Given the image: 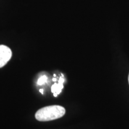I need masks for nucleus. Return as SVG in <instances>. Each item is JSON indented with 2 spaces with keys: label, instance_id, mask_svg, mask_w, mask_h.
Masks as SVG:
<instances>
[{
  "label": "nucleus",
  "instance_id": "f257e3e1",
  "mask_svg": "<svg viewBox=\"0 0 129 129\" xmlns=\"http://www.w3.org/2000/svg\"><path fill=\"white\" fill-rule=\"evenodd\" d=\"M66 110L60 105L45 106L37 111L35 118L39 121H49L62 117L65 114Z\"/></svg>",
  "mask_w": 129,
  "mask_h": 129
},
{
  "label": "nucleus",
  "instance_id": "f03ea898",
  "mask_svg": "<svg viewBox=\"0 0 129 129\" xmlns=\"http://www.w3.org/2000/svg\"><path fill=\"white\" fill-rule=\"evenodd\" d=\"M12 56V51L9 47L5 45H0V68L7 63Z\"/></svg>",
  "mask_w": 129,
  "mask_h": 129
},
{
  "label": "nucleus",
  "instance_id": "7ed1b4c3",
  "mask_svg": "<svg viewBox=\"0 0 129 129\" xmlns=\"http://www.w3.org/2000/svg\"><path fill=\"white\" fill-rule=\"evenodd\" d=\"M64 81V79L63 76L62 75V77H60L59 80V83H54L51 86V92L53 93L54 97H57L58 94H59L62 91V90L63 88V83Z\"/></svg>",
  "mask_w": 129,
  "mask_h": 129
},
{
  "label": "nucleus",
  "instance_id": "20e7f679",
  "mask_svg": "<svg viewBox=\"0 0 129 129\" xmlns=\"http://www.w3.org/2000/svg\"><path fill=\"white\" fill-rule=\"evenodd\" d=\"M47 80V78L46 75H43V76L40 77V78L38 80V81H37V84L39 85L44 84L46 82Z\"/></svg>",
  "mask_w": 129,
  "mask_h": 129
},
{
  "label": "nucleus",
  "instance_id": "39448f33",
  "mask_svg": "<svg viewBox=\"0 0 129 129\" xmlns=\"http://www.w3.org/2000/svg\"><path fill=\"white\" fill-rule=\"evenodd\" d=\"M43 91H44V90H43V89H40V93H42V94H43Z\"/></svg>",
  "mask_w": 129,
  "mask_h": 129
},
{
  "label": "nucleus",
  "instance_id": "423d86ee",
  "mask_svg": "<svg viewBox=\"0 0 129 129\" xmlns=\"http://www.w3.org/2000/svg\"><path fill=\"white\" fill-rule=\"evenodd\" d=\"M56 80H56V78H53V81H56Z\"/></svg>",
  "mask_w": 129,
  "mask_h": 129
},
{
  "label": "nucleus",
  "instance_id": "0eeeda50",
  "mask_svg": "<svg viewBox=\"0 0 129 129\" xmlns=\"http://www.w3.org/2000/svg\"><path fill=\"white\" fill-rule=\"evenodd\" d=\"M128 83H129V74H128Z\"/></svg>",
  "mask_w": 129,
  "mask_h": 129
}]
</instances>
